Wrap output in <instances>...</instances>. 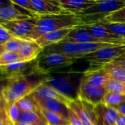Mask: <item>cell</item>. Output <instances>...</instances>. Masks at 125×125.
<instances>
[{"label":"cell","mask_w":125,"mask_h":125,"mask_svg":"<svg viewBox=\"0 0 125 125\" xmlns=\"http://www.w3.org/2000/svg\"><path fill=\"white\" fill-rule=\"evenodd\" d=\"M49 75L37 70L10 76L4 90V99L7 104L14 103L30 95L41 85L46 83Z\"/></svg>","instance_id":"1"},{"label":"cell","mask_w":125,"mask_h":125,"mask_svg":"<svg viewBox=\"0 0 125 125\" xmlns=\"http://www.w3.org/2000/svg\"><path fill=\"white\" fill-rule=\"evenodd\" d=\"M79 15L71 13L41 15L37 18L35 28L30 37V40L35 41L41 36L55 31L72 29L81 25Z\"/></svg>","instance_id":"2"},{"label":"cell","mask_w":125,"mask_h":125,"mask_svg":"<svg viewBox=\"0 0 125 125\" xmlns=\"http://www.w3.org/2000/svg\"><path fill=\"white\" fill-rule=\"evenodd\" d=\"M48 75L45 83L70 99H77L83 72L57 71L49 73Z\"/></svg>","instance_id":"3"},{"label":"cell","mask_w":125,"mask_h":125,"mask_svg":"<svg viewBox=\"0 0 125 125\" xmlns=\"http://www.w3.org/2000/svg\"><path fill=\"white\" fill-rule=\"evenodd\" d=\"M115 45L103 43V42H93V43H71L60 42L57 44L50 45L43 49V53H60L69 57L76 58L80 59L83 56L95 52L102 48L112 46Z\"/></svg>","instance_id":"4"},{"label":"cell","mask_w":125,"mask_h":125,"mask_svg":"<svg viewBox=\"0 0 125 125\" xmlns=\"http://www.w3.org/2000/svg\"><path fill=\"white\" fill-rule=\"evenodd\" d=\"M77 60L76 58L69 57L60 53H41L36 59V69L40 73L48 75L72 65Z\"/></svg>","instance_id":"5"},{"label":"cell","mask_w":125,"mask_h":125,"mask_svg":"<svg viewBox=\"0 0 125 125\" xmlns=\"http://www.w3.org/2000/svg\"><path fill=\"white\" fill-rule=\"evenodd\" d=\"M38 17L13 21H0V25L6 29L14 37L30 40V37L35 28Z\"/></svg>","instance_id":"6"},{"label":"cell","mask_w":125,"mask_h":125,"mask_svg":"<svg viewBox=\"0 0 125 125\" xmlns=\"http://www.w3.org/2000/svg\"><path fill=\"white\" fill-rule=\"evenodd\" d=\"M125 52V45H112L87 54L80 59L101 66L119 59Z\"/></svg>","instance_id":"7"},{"label":"cell","mask_w":125,"mask_h":125,"mask_svg":"<svg viewBox=\"0 0 125 125\" xmlns=\"http://www.w3.org/2000/svg\"><path fill=\"white\" fill-rule=\"evenodd\" d=\"M80 26L89 31L95 38L99 40L100 42L115 45H125V38L111 33L98 23L92 24H83Z\"/></svg>","instance_id":"8"},{"label":"cell","mask_w":125,"mask_h":125,"mask_svg":"<svg viewBox=\"0 0 125 125\" xmlns=\"http://www.w3.org/2000/svg\"><path fill=\"white\" fill-rule=\"evenodd\" d=\"M125 7V0H97L96 3L79 15H108Z\"/></svg>","instance_id":"9"},{"label":"cell","mask_w":125,"mask_h":125,"mask_svg":"<svg viewBox=\"0 0 125 125\" xmlns=\"http://www.w3.org/2000/svg\"><path fill=\"white\" fill-rule=\"evenodd\" d=\"M106 92V89L104 87H96L82 81L77 99L88 104L97 105L102 103Z\"/></svg>","instance_id":"10"},{"label":"cell","mask_w":125,"mask_h":125,"mask_svg":"<svg viewBox=\"0 0 125 125\" xmlns=\"http://www.w3.org/2000/svg\"><path fill=\"white\" fill-rule=\"evenodd\" d=\"M77 116L83 125H95L94 111V105L83 102L79 99L71 100L66 105Z\"/></svg>","instance_id":"11"},{"label":"cell","mask_w":125,"mask_h":125,"mask_svg":"<svg viewBox=\"0 0 125 125\" xmlns=\"http://www.w3.org/2000/svg\"><path fill=\"white\" fill-rule=\"evenodd\" d=\"M93 111L95 125H115L119 116L114 108L102 103L94 105Z\"/></svg>","instance_id":"12"},{"label":"cell","mask_w":125,"mask_h":125,"mask_svg":"<svg viewBox=\"0 0 125 125\" xmlns=\"http://www.w3.org/2000/svg\"><path fill=\"white\" fill-rule=\"evenodd\" d=\"M30 95L32 97V98L35 101L57 100V101L65 103L66 105H67L68 103H69L72 100L63 95L62 94H60V92H58L57 91H56L55 89H54L53 88H52L51 86H49L45 83L41 85Z\"/></svg>","instance_id":"13"},{"label":"cell","mask_w":125,"mask_h":125,"mask_svg":"<svg viewBox=\"0 0 125 125\" xmlns=\"http://www.w3.org/2000/svg\"><path fill=\"white\" fill-rule=\"evenodd\" d=\"M111 80L108 75L103 70L101 66L90 68L83 72V81L96 86L105 88L108 82Z\"/></svg>","instance_id":"14"},{"label":"cell","mask_w":125,"mask_h":125,"mask_svg":"<svg viewBox=\"0 0 125 125\" xmlns=\"http://www.w3.org/2000/svg\"><path fill=\"white\" fill-rule=\"evenodd\" d=\"M34 10L38 16L57 15L66 12L58 1L52 0H30Z\"/></svg>","instance_id":"15"},{"label":"cell","mask_w":125,"mask_h":125,"mask_svg":"<svg viewBox=\"0 0 125 125\" xmlns=\"http://www.w3.org/2000/svg\"><path fill=\"white\" fill-rule=\"evenodd\" d=\"M43 49L33 40H22L18 53L21 62H32L36 60Z\"/></svg>","instance_id":"16"},{"label":"cell","mask_w":125,"mask_h":125,"mask_svg":"<svg viewBox=\"0 0 125 125\" xmlns=\"http://www.w3.org/2000/svg\"><path fill=\"white\" fill-rule=\"evenodd\" d=\"M71 43H93L100 42L89 31L80 26H75L71 29L67 36L61 41Z\"/></svg>","instance_id":"17"},{"label":"cell","mask_w":125,"mask_h":125,"mask_svg":"<svg viewBox=\"0 0 125 125\" xmlns=\"http://www.w3.org/2000/svg\"><path fill=\"white\" fill-rule=\"evenodd\" d=\"M58 1L66 12L79 15L93 6L97 0H58Z\"/></svg>","instance_id":"18"},{"label":"cell","mask_w":125,"mask_h":125,"mask_svg":"<svg viewBox=\"0 0 125 125\" xmlns=\"http://www.w3.org/2000/svg\"><path fill=\"white\" fill-rule=\"evenodd\" d=\"M29 18L34 17L26 10L13 4L0 10V21H13Z\"/></svg>","instance_id":"19"},{"label":"cell","mask_w":125,"mask_h":125,"mask_svg":"<svg viewBox=\"0 0 125 125\" xmlns=\"http://www.w3.org/2000/svg\"><path fill=\"white\" fill-rule=\"evenodd\" d=\"M35 102L41 109L54 113L69 120V108L65 103L57 100H38Z\"/></svg>","instance_id":"20"},{"label":"cell","mask_w":125,"mask_h":125,"mask_svg":"<svg viewBox=\"0 0 125 125\" xmlns=\"http://www.w3.org/2000/svg\"><path fill=\"white\" fill-rule=\"evenodd\" d=\"M71 29H66L58 31H52L49 33H47L41 37H39L35 42L43 48H46L50 45L57 44L60 42H61L69 33Z\"/></svg>","instance_id":"21"},{"label":"cell","mask_w":125,"mask_h":125,"mask_svg":"<svg viewBox=\"0 0 125 125\" xmlns=\"http://www.w3.org/2000/svg\"><path fill=\"white\" fill-rule=\"evenodd\" d=\"M101 67L111 79L125 83V72L115 62L101 65Z\"/></svg>","instance_id":"22"},{"label":"cell","mask_w":125,"mask_h":125,"mask_svg":"<svg viewBox=\"0 0 125 125\" xmlns=\"http://www.w3.org/2000/svg\"><path fill=\"white\" fill-rule=\"evenodd\" d=\"M18 123L26 125L46 124V120L41 112V110L37 112L21 113L18 119Z\"/></svg>","instance_id":"23"},{"label":"cell","mask_w":125,"mask_h":125,"mask_svg":"<svg viewBox=\"0 0 125 125\" xmlns=\"http://www.w3.org/2000/svg\"><path fill=\"white\" fill-rule=\"evenodd\" d=\"M16 103L21 113L37 112L40 111L38 105L31 95L27 96L21 99L20 100L16 102Z\"/></svg>","instance_id":"24"},{"label":"cell","mask_w":125,"mask_h":125,"mask_svg":"<svg viewBox=\"0 0 125 125\" xmlns=\"http://www.w3.org/2000/svg\"><path fill=\"white\" fill-rule=\"evenodd\" d=\"M40 110L46 120V123L47 125H71L70 122L68 119L57 114L41 108Z\"/></svg>","instance_id":"25"},{"label":"cell","mask_w":125,"mask_h":125,"mask_svg":"<svg viewBox=\"0 0 125 125\" xmlns=\"http://www.w3.org/2000/svg\"><path fill=\"white\" fill-rule=\"evenodd\" d=\"M124 103H125V95L107 92L104 96L102 104L108 107L113 108Z\"/></svg>","instance_id":"26"},{"label":"cell","mask_w":125,"mask_h":125,"mask_svg":"<svg viewBox=\"0 0 125 125\" xmlns=\"http://www.w3.org/2000/svg\"><path fill=\"white\" fill-rule=\"evenodd\" d=\"M100 25L104 26L111 33L125 38V23H105V22H98Z\"/></svg>","instance_id":"27"},{"label":"cell","mask_w":125,"mask_h":125,"mask_svg":"<svg viewBox=\"0 0 125 125\" xmlns=\"http://www.w3.org/2000/svg\"><path fill=\"white\" fill-rule=\"evenodd\" d=\"M6 116L8 120L11 122L12 125H15L18 122L19 116L21 114V111L17 105L16 103L7 104L5 110Z\"/></svg>","instance_id":"28"},{"label":"cell","mask_w":125,"mask_h":125,"mask_svg":"<svg viewBox=\"0 0 125 125\" xmlns=\"http://www.w3.org/2000/svg\"><path fill=\"white\" fill-rule=\"evenodd\" d=\"M105 23H125V7L108 15L104 20L102 21Z\"/></svg>","instance_id":"29"},{"label":"cell","mask_w":125,"mask_h":125,"mask_svg":"<svg viewBox=\"0 0 125 125\" xmlns=\"http://www.w3.org/2000/svg\"><path fill=\"white\" fill-rule=\"evenodd\" d=\"M21 62L18 53L4 51L0 54V67Z\"/></svg>","instance_id":"30"},{"label":"cell","mask_w":125,"mask_h":125,"mask_svg":"<svg viewBox=\"0 0 125 125\" xmlns=\"http://www.w3.org/2000/svg\"><path fill=\"white\" fill-rule=\"evenodd\" d=\"M105 89L107 92L125 95V83L119 82L111 79L108 82Z\"/></svg>","instance_id":"31"},{"label":"cell","mask_w":125,"mask_h":125,"mask_svg":"<svg viewBox=\"0 0 125 125\" xmlns=\"http://www.w3.org/2000/svg\"><path fill=\"white\" fill-rule=\"evenodd\" d=\"M22 40L13 37L2 45L4 51L10 53H18L21 48Z\"/></svg>","instance_id":"32"},{"label":"cell","mask_w":125,"mask_h":125,"mask_svg":"<svg viewBox=\"0 0 125 125\" xmlns=\"http://www.w3.org/2000/svg\"><path fill=\"white\" fill-rule=\"evenodd\" d=\"M11 2H12V4L17 5L19 7H21L23 10L28 12L33 17H38V15L35 13L34 8L30 2V0H11Z\"/></svg>","instance_id":"33"},{"label":"cell","mask_w":125,"mask_h":125,"mask_svg":"<svg viewBox=\"0 0 125 125\" xmlns=\"http://www.w3.org/2000/svg\"><path fill=\"white\" fill-rule=\"evenodd\" d=\"M13 37H14L6 29L0 25V45L4 44L6 42Z\"/></svg>","instance_id":"34"},{"label":"cell","mask_w":125,"mask_h":125,"mask_svg":"<svg viewBox=\"0 0 125 125\" xmlns=\"http://www.w3.org/2000/svg\"><path fill=\"white\" fill-rule=\"evenodd\" d=\"M68 114H69V121L70 122L71 125H83L81 122L77 118V116L75 115V114L69 108Z\"/></svg>","instance_id":"35"},{"label":"cell","mask_w":125,"mask_h":125,"mask_svg":"<svg viewBox=\"0 0 125 125\" xmlns=\"http://www.w3.org/2000/svg\"><path fill=\"white\" fill-rule=\"evenodd\" d=\"M7 105V103L4 98L0 100V116L2 115H4L6 114L5 110H6Z\"/></svg>","instance_id":"36"},{"label":"cell","mask_w":125,"mask_h":125,"mask_svg":"<svg viewBox=\"0 0 125 125\" xmlns=\"http://www.w3.org/2000/svg\"><path fill=\"white\" fill-rule=\"evenodd\" d=\"M113 108H114L119 114H122V115L125 116V103L119 105L115 106Z\"/></svg>","instance_id":"37"},{"label":"cell","mask_w":125,"mask_h":125,"mask_svg":"<svg viewBox=\"0 0 125 125\" xmlns=\"http://www.w3.org/2000/svg\"><path fill=\"white\" fill-rule=\"evenodd\" d=\"M8 79H9V78H8ZM8 79L4 80V81L0 82V100L4 98V96H3L4 90V88H5V86H6V85H7V83Z\"/></svg>","instance_id":"38"},{"label":"cell","mask_w":125,"mask_h":125,"mask_svg":"<svg viewBox=\"0 0 125 125\" xmlns=\"http://www.w3.org/2000/svg\"><path fill=\"white\" fill-rule=\"evenodd\" d=\"M0 125H13L8 120L6 114L0 116Z\"/></svg>","instance_id":"39"},{"label":"cell","mask_w":125,"mask_h":125,"mask_svg":"<svg viewBox=\"0 0 125 125\" xmlns=\"http://www.w3.org/2000/svg\"><path fill=\"white\" fill-rule=\"evenodd\" d=\"M115 125H125V116L119 114Z\"/></svg>","instance_id":"40"},{"label":"cell","mask_w":125,"mask_h":125,"mask_svg":"<svg viewBox=\"0 0 125 125\" xmlns=\"http://www.w3.org/2000/svg\"><path fill=\"white\" fill-rule=\"evenodd\" d=\"M114 62L125 72V59H121V58H119V59L115 60Z\"/></svg>","instance_id":"41"},{"label":"cell","mask_w":125,"mask_h":125,"mask_svg":"<svg viewBox=\"0 0 125 125\" xmlns=\"http://www.w3.org/2000/svg\"><path fill=\"white\" fill-rule=\"evenodd\" d=\"M10 78V76H7V75H1L0 73V82L4 81V80H7Z\"/></svg>","instance_id":"42"},{"label":"cell","mask_w":125,"mask_h":125,"mask_svg":"<svg viewBox=\"0 0 125 125\" xmlns=\"http://www.w3.org/2000/svg\"><path fill=\"white\" fill-rule=\"evenodd\" d=\"M4 52V49H3V47H2V45H0V54L1 53Z\"/></svg>","instance_id":"43"},{"label":"cell","mask_w":125,"mask_h":125,"mask_svg":"<svg viewBox=\"0 0 125 125\" xmlns=\"http://www.w3.org/2000/svg\"><path fill=\"white\" fill-rule=\"evenodd\" d=\"M14 125H23V124H20V123H16V124H15ZM47 125L46 124H40V125Z\"/></svg>","instance_id":"44"},{"label":"cell","mask_w":125,"mask_h":125,"mask_svg":"<svg viewBox=\"0 0 125 125\" xmlns=\"http://www.w3.org/2000/svg\"><path fill=\"white\" fill-rule=\"evenodd\" d=\"M120 58H121V59H125V52L124 53V54H123V55H122V56L120 57Z\"/></svg>","instance_id":"45"}]
</instances>
